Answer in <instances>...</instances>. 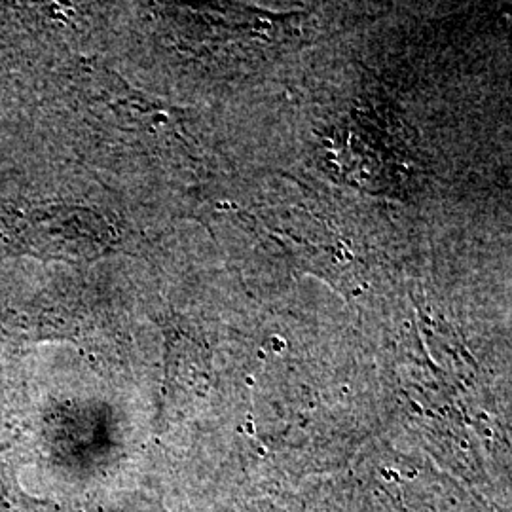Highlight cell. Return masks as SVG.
I'll use <instances>...</instances> for the list:
<instances>
[{"mask_svg":"<svg viewBox=\"0 0 512 512\" xmlns=\"http://www.w3.org/2000/svg\"><path fill=\"white\" fill-rule=\"evenodd\" d=\"M110 234L99 217L71 205H29L0 211V247L48 258L97 255Z\"/></svg>","mask_w":512,"mask_h":512,"instance_id":"6da1fadb","label":"cell"}]
</instances>
